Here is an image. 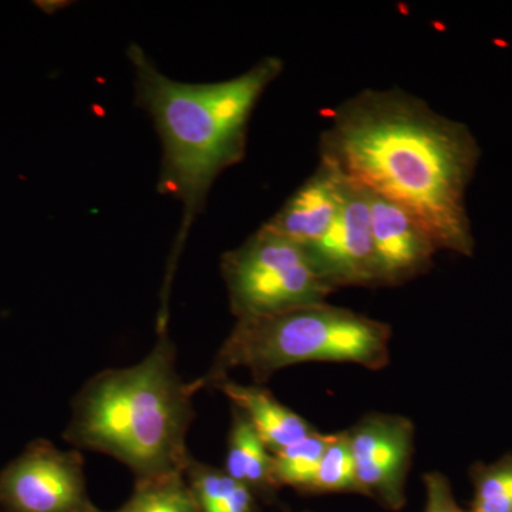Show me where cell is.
Wrapping results in <instances>:
<instances>
[{
    "instance_id": "cell-1",
    "label": "cell",
    "mask_w": 512,
    "mask_h": 512,
    "mask_svg": "<svg viewBox=\"0 0 512 512\" xmlns=\"http://www.w3.org/2000/svg\"><path fill=\"white\" fill-rule=\"evenodd\" d=\"M481 150L470 128L402 89H366L333 110L319 161L402 205L440 251L471 256L467 190Z\"/></svg>"
},
{
    "instance_id": "cell-2",
    "label": "cell",
    "mask_w": 512,
    "mask_h": 512,
    "mask_svg": "<svg viewBox=\"0 0 512 512\" xmlns=\"http://www.w3.org/2000/svg\"><path fill=\"white\" fill-rule=\"evenodd\" d=\"M127 56L136 104L153 120L163 147L157 190L183 204V241L217 178L244 160L252 113L284 62L268 56L232 79L183 83L161 73L137 43Z\"/></svg>"
},
{
    "instance_id": "cell-3",
    "label": "cell",
    "mask_w": 512,
    "mask_h": 512,
    "mask_svg": "<svg viewBox=\"0 0 512 512\" xmlns=\"http://www.w3.org/2000/svg\"><path fill=\"white\" fill-rule=\"evenodd\" d=\"M165 320L156 346L140 363L104 370L84 384L64 433L73 446L126 464L136 480L184 474L192 458L187 433L192 397L201 387L178 375Z\"/></svg>"
},
{
    "instance_id": "cell-4",
    "label": "cell",
    "mask_w": 512,
    "mask_h": 512,
    "mask_svg": "<svg viewBox=\"0 0 512 512\" xmlns=\"http://www.w3.org/2000/svg\"><path fill=\"white\" fill-rule=\"evenodd\" d=\"M392 330L386 323L329 305L299 306L271 315L237 319L200 387L227 379L237 367L256 383L301 363H352L370 370L389 365Z\"/></svg>"
},
{
    "instance_id": "cell-5",
    "label": "cell",
    "mask_w": 512,
    "mask_h": 512,
    "mask_svg": "<svg viewBox=\"0 0 512 512\" xmlns=\"http://www.w3.org/2000/svg\"><path fill=\"white\" fill-rule=\"evenodd\" d=\"M221 272L237 319L328 302L336 292L308 249L265 224L222 256Z\"/></svg>"
},
{
    "instance_id": "cell-6",
    "label": "cell",
    "mask_w": 512,
    "mask_h": 512,
    "mask_svg": "<svg viewBox=\"0 0 512 512\" xmlns=\"http://www.w3.org/2000/svg\"><path fill=\"white\" fill-rule=\"evenodd\" d=\"M0 512L103 511L87 493L82 456L40 440L0 473Z\"/></svg>"
},
{
    "instance_id": "cell-7",
    "label": "cell",
    "mask_w": 512,
    "mask_h": 512,
    "mask_svg": "<svg viewBox=\"0 0 512 512\" xmlns=\"http://www.w3.org/2000/svg\"><path fill=\"white\" fill-rule=\"evenodd\" d=\"M355 463L359 494L389 511L406 504V481L414 446V426L397 414H367L345 431Z\"/></svg>"
},
{
    "instance_id": "cell-8",
    "label": "cell",
    "mask_w": 512,
    "mask_h": 512,
    "mask_svg": "<svg viewBox=\"0 0 512 512\" xmlns=\"http://www.w3.org/2000/svg\"><path fill=\"white\" fill-rule=\"evenodd\" d=\"M345 181V194L335 221L322 238L305 248L336 291L346 286H382L367 191L346 178Z\"/></svg>"
},
{
    "instance_id": "cell-9",
    "label": "cell",
    "mask_w": 512,
    "mask_h": 512,
    "mask_svg": "<svg viewBox=\"0 0 512 512\" xmlns=\"http://www.w3.org/2000/svg\"><path fill=\"white\" fill-rule=\"evenodd\" d=\"M367 198L380 285L399 286L427 274L440 251L429 231L397 202L370 191Z\"/></svg>"
},
{
    "instance_id": "cell-10",
    "label": "cell",
    "mask_w": 512,
    "mask_h": 512,
    "mask_svg": "<svg viewBox=\"0 0 512 512\" xmlns=\"http://www.w3.org/2000/svg\"><path fill=\"white\" fill-rule=\"evenodd\" d=\"M345 185V178L338 171L319 161L311 177L265 222L266 227L303 247H311L335 221Z\"/></svg>"
},
{
    "instance_id": "cell-11",
    "label": "cell",
    "mask_w": 512,
    "mask_h": 512,
    "mask_svg": "<svg viewBox=\"0 0 512 512\" xmlns=\"http://www.w3.org/2000/svg\"><path fill=\"white\" fill-rule=\"evenodd\" d=\"M215 387L231 400L235 409L244 413L272 454L315 431L309 421L279 403L274 394L259 384L244 386L224 379Z\"/></svg>"
},
{
    "instance_id": "cell-12",
    "label": "cell",
    "mask_w": 512,
    "mask_h": 512,
    "mask_svg": "<svg viewBox=\"0 0 512 512\" xmlns=\"http://www.w3.org/2000/svg\"><path fill=\"white\" fill-rule=\"evenodd\" d=\"M225 473L245 485L258 500H274L279 485L274 477V460L244 413L234 407L229 430Z\"/></svg>"
},
{
    "instance_id": "cell-13",
    "label": "cell",
    "mask_w": 512,
    "mask_h": 512,
    "mask_svg": "<svg viewBox=\"0 0 512 512\" xmlns=\"http://www.w3.org/2000/svg\"><path fill=\"white\" fill-rule=\"evenodd\" d=\"M184 476L198 512H259L254 493L220 468L191 458Z\"/></svg>"
},
{
    "instance_id": "cell-14",
    "label": "cell",
    "mask_w": 512,
    "mask_h": 512,
    "mask_svg": "<svg viewBox=\"0 0 512 512\" xmlns=\"http://www.w3.org/2000/svg\"><path fill=\"white\" fill-rule=\"evenodd\" d=\"M333 434L313 431L309 436L272 454L274 477L281 487H291L303 494H311L319 463Z\"/></svg>"
},
{
    "instance_id": "cell-15",
    "label": "cell",
    "mask_w": 512,
    "mask_h": 512,
    "mask_svg": "<svg viewBox=\"0 0 512 512\" xmlns=\"http://www.w3.org/2000/svg\"><path fill=\"white\" fill-rule=\"evenodd\" d=\"M113 512H198L184 474L136 480L133 494Z\"/></svg>"
},
{
    "instance_id": "cell-16",
    "label": "cell",
    "mask_w": 512,
    "mask_h": 512,
    "mask_svg": "<svg viewBox=\"0 0 512 512\" xmlns=\"http://www.w3.org/2000/svg\"><path fill=\"white\" fill-rule=\"evenodd\" d=\"M474 497L470 512H512V454L471 470Z\"/></svg>"
},
{
    "instance_id": "cell-17",
    "label": "cell",
    "mask_w": 512,
    "mask_h": 512,
    "mask_svg": "<svg viewBox=\"0 0 512 512\" xmlns=\"http://www.w3.org/2000/svg\"><path fill=\"white\" fill-rule=\"evenodd\" d=\"M359 494L355 463L345 431L333 434L320 460L311 494Z\"/></svg>"
},
{
    "instance_id": "cell-18",
    "label": "cell",
    "mask_w": 512,
    "mask_h": 512,
    "mask_svg": "<svg viewBox=\"0 0 512 512\" xmlns=\"http://www.w3.org/2000/svg\"><path fill=\"white\" fill-rule=\"evenodd\" d=\"M423 481L426 487V507L423 512H470L458 505L450 481L443 474L431 471Z\"/></svg>"
}]
</instances>
